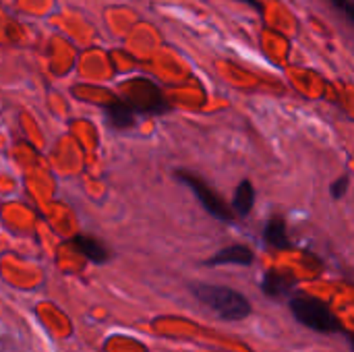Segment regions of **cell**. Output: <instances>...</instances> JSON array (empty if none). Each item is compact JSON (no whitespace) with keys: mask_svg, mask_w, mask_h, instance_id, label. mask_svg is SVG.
<instances>
[{"mask_svg":"<svg viewBox=\"0 0 354 352\" xmlns=\"http://www.w3.org/2000/svg\"><path fill=\"white\" fill-rule=\"evenodd\" d=\"M336 10L344 15V19L353 25L354 23V0H330Z\"/></svg>","mask_w":354,"mask_h":352,"instance_id":"12","label":"cell"},{"mask_svg":"<svg viewBox=\"0 0 354 352\" xmlns=\"http://www.w3.org/2000/svg\"><path fill=\"white\" fill-rule=\"evenodd\" d=\"M174 178L180 180L183 185H187V187L195 193V197L199 199L201 207H203L212 218H216V220H220V222H226V224H230V222L234 220L232 210L226 205V201H224V199H222V197H220L203 178L195 176V174L189 172V170H176V172H174Z\"/></svg>","mask_w":354,"mask_h":352,"instance_id":"4","label":"cell"},{"mask_svg":"<svg viewBox=\"0 0 354 352\" xmlns=\"http://www.w3.org/2000/svg\"><path fill=\"white\" fill-rule=\"evenodd\" d=\"M239 2H245V4H249V6H253L257 10H263V6L259 4V0H239Z\"/></svg>","mask_w":354,"mask_h":352,"instance_id":"13","label":"cell"},{"mask_svg":"<svg viewBox=\"0 0 354 352\" xmlns=\"http://www.w3.org/2000/svg\"><path fill=\"white\" fill-rule=\"evenodd\" d=\"M292 278L286 276V274H278V272H268L266 278H263V293L270 295V297H280L284 293H288L292 288Z\"/></svg>","mask_w":354,"mask_h":352,"instance_id":"10","label":"cell"},{"mask_svg":"<svg viewBox=\"0 0 354 352\" xmlns=\"http://www.w3.org/2000/svg\"><path fill=\"white\" fill-rule=\"evenodd\" d=\"M263 241L274 247V249H290V239H288V230H286V222L278 216L270 218L266 228H263Z\"/></svg>","mask_w":354,"mask_h":352,"instance_id":"9","label":"cell"},{"mask_svg":"<svg viewBox=\"0 0 354 352\" xmlns=\"http://www.w3.org/2000/svg\"><path fill=\"white\" fill-rule=\"evenodd\" d=\"M71 245L83 255V257H87L91 263H106L108 261V257H110V253H108V249L97 241V239H93V237H87V234H79V237H75L73 241H71Z\"/></svg>","mask_w":354,"mask_h":352,"instance_id":"7","label":"cell"},{"mask_svg":"<svg viewBox=\"0 0 354 352\" xmlns=\"http://www.w3.org/2000/svg\"><path fill=\"white\" fill-rule=\"evenodd\" d=\"M292 315L307 328L322 332V334H338L342 330L340 319L332 313V309L315 297L299 295L290 299Z\"/></svg>","mask_w":354,"mask_h":352,"instance_id":"2","label":"cell"},{"mask_svg":"<svg viewBox=\"0 0 354 352\" xmlns=\"http://www.w3.org/2000/svg\"><path fill=\"white\" fill-rule=\"evenodd\" d=\"M255 205V189L251 185V180H241L234 189V197H232V214H236L239 218H247L251 214Z\"/></svg>","mask_w":354,"mask_h":352,"instance_id":"8","label":"cell"},{"mask_svg":"<svg viewBox=\"0 0 354 352\" xmlns=\"http://www.w3.org/2000/svg\"><path fill=\"white\" fill-rule=\"evenodd\" d=\"M255 261L253 251L247 245H228L220 249L214 257L205 261V266H251Z\"/></svg>","mask_w":354,"mask_h":352,"instance_id":"5","label":"cell"},{"mask_svg":"<svg viewBox=\"0 0 354 352\" xmlns=\"http://www.w3.org/2000/svg\"><path fill=\"white\" fill-rule=\"evenodd\" d=\"M104 112H106V122L112 129H116V131L131 129L137 122V112L124 100L122 102H110V104H106Z\"/></svg>","mask_w":354,"mask_h":352,"instance_id":"6","label":"cell"},{"mask_svg":"<svg viewBox=\"0 0 354 352\" xmlns=\"http://www.w3.org/2000/svg\"><path fill=\"white\" fill-rule=\"evenodd\" d=\"M191 293L201 305L209 307L224 322H243L253 313L249 299L230 286L199 282L191 286Z\"/></svg>","mask_w":354,"mask_h":352,"instance_id":"1","label":"cell"},{"mask_svg":"<svg viewBox=\"0 0 354 352\" xmlns=\"http://www.w3.org/2000/svg\"><path fill=\"white\" fill-rule=\"evenodd\" d=\"M124 95L137 114H166L170 110L168 100L160 87L149 79H133L124 83Z\"/></svg>","mask_w":354,"mask_h":352,"instance_id":"3","label":"cell"},{"mask_svg":"<svg viewBox=\"0 0 354 352\" xmlns=\"http://www.w3.org/2000/svg\"><path fill=\"white\" fill-rule=\"evenodd\" d=\"M348 189H351V176L348 174H342L340 178H336L334 183H332V197L336 199V201H340L346 193H348Z\"/></svg>","mask_w":354,"mask_h":352,"instance_id":"11","label":"cell"}]
</instances>
